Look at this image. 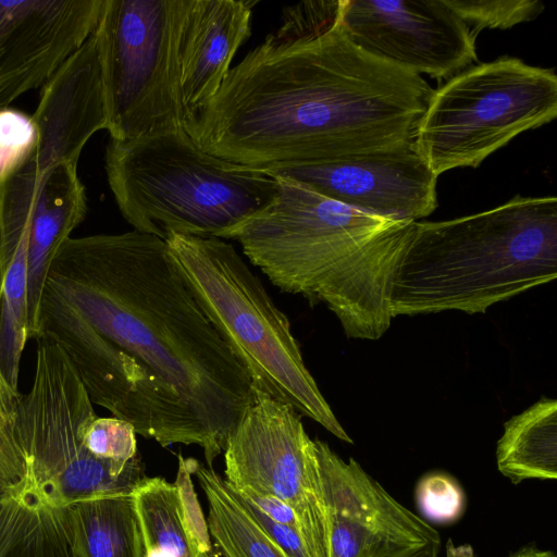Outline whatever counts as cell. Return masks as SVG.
Listing matches in <instances>:
<instances>
[{
    "label": "cell",
    "instance_id": "cell-7",
    "mask_svg": "<svg viewBox=\"0 0 557 557\" xmlns=\"http://www.w3.org/2000/svg\"><path fill=\"white\" fill-rule=\"evenodd\" d=\"M556 116L554 70L504 55L471 65L433 90L413 145L438 177L478 168L519 134Z\"/></svg>",
    "mask_w": 557,
    "mask_h": 557
},
{
    "label": "cell",
    "instance_id": "cell-27",
    "mask_svg": "<svg viewBox=\"0 0 557 557\" xmlns=\"http://www.w3.org/2000/svg\"><path fill=\"white\" fill-rule=\"evenodd\" d=\"M36 141L32 116L9 108L0 110V186L27 159Z\"/></svg>",
    "mask_w": 557,
    "mask_h": 557
},
{
    "label": "cell",
    "instance_id": "cell-5",
    "mask_svg": "<svg viewBox=\"0 0 557 557\" xmlns=\"http://www.w3.org/2000/svg\"><path fill=\"white\" fill-rule=\"evenodd\" d=\"M109 186L135 231L219 237L276 195L275 180L200 149L184 128L106 148Z\"/></svg>",
    "mask_w": 557,
    "mask_h": 557
},
{
    "label": "cell",
    "instance_id": "cell-19",
    "mask_svg": "<svg viewBox=\"0 0 557 557\" xmlns=\"http://www.w3.org/2000/svg\"><path fill=\"white\" fill-rule=\"evenodd\" d=\"M147 557H219L206 550L187 525L177 486L146 476L132 492Z\"/></svg>",
    "mask_w": 557,
    "mask_h": 557
},
{
    "label": "cell",
    "instance_id": "cell-16",
    "mask_svg": "<svg viewBox=\"0 0 557 557\" xmlns=\"http://www.w3.org/2000/svg\"><path fill=\"white\" fill-rule=\"evenodd\" d=\"M255 4L251 0H190L180 45L185 122L220 89L234 55L251 34Z\"/></svg>",
    "mask_w": 557,
    "mask_h": 557
},
{
    "label": "cell",
    "instance_id": "cell-12",
    "mask_svg": "<svg viewBox=\"0 0 557 557\" xmlns=\"http://www.w3.org/2000/svg\"><path fill=\"white\" fill-rule=\"evenodd\" d=\"M341 25L362 51L420 76L450 78L478 59L476 36L445 0H343Z\"/></svg>",
    "mask_w": 557,
    "mask_h": 557
},
{
    "label": "cell",
    "instance_id": "cell-22",
    "mask_svg": "<svg viewBox=\"0 0 557 557\" xmlns=\"http://www.w3.org/2000/svg\"><path fill=\"white\" fill-rule=\"evenodd\" d=\"M28 465L14 422H0V557L10 552L30 502Z\"/></svg>",
    "mask_w": 557,
    "mask_h": 557
},
{
    "label": "cell",
    "instance_id": "cell-25",
    "mask_svg": "<svg viewBox=\"0 0 557 557\" xmlns=\"http://www.w3.org/2000/svg\"><path fill=\"white\" fill-rule=\"evenodd\" d=\"M342 8L343 0L302 1L284 7L281 25L273 35L281 39L318 36L337 24Z\"/></svg>",
    "mask_w": 557,
    "mask_h": 557
},
{
    "label": "cell",
    "instance_id": "cell-8",
    "mask_svg": "<svg viewBox=\"0 0 557 557\" xmlns=\"http://www.w3.org/2000/svg\"><path fill=\"white\" fill-rule=\"evenodd\" d=\"M189 4L103 0L94 35L111 139L184 128L180 45Z\"/></svg>",
    "mask_w": 557,
    "mask_h": 557
},
{
    "label": "cell",
    "instance_id": "cell-28",
    "mask_svg": "<svg viewBox=\"0 0 557 557\" xmlns=\"http://www.w3.org/2000/svg\"><path fill=\"white\" fill-rule=\"evenodd\" d=\"M228 484V483H227ZM230 485V484H228ZM230 487L240 500L244 507L249 511L256 522L265 532V534L288 556V557H310L304 544V541L297 530L278 523L269 518L264 512L258 509L252 503L239 495L231 485Z\"/></svg>",
    "mask_w": 557,
    "mask_h": 557
},
{
    "label": "cell",
    "instance_id": "cell-23",
    "mask_svg": "<svg viewBox=\"0 0 557 557\" xmlns=\"http://www.w3.org/2000/svg\"><path fill=\"white\" fill-rule=\"evenodd\" d=\"M83 438L89 454L109 463L117 476L124 474L138 457L134 426L115 417L96 416L86 425Z\"/></svg>",
    "mask_w": 557,
    "mask_h": 557
},
{
    "label": "cell",
    "instance_id": "cell-32",
    "mask_svg": "<svg viewBox=\"0 0 557 557\" xmlns=\"http://www.w3.org/2000/svg\"><path fill=\"white\" fill-rule=\"evenodd\" d=\"M446 557H456L450 542H448V544H447Z\"/></svg>",
    "mask_w": 557,
    "mask_h": 557
},
{
    "label": "cell",
    "instance_id": "cell-10",
    "mask_svg": "<svg viewBox=\"0 0 557 557\" xmlns=\"http://www.w3.org/2000/svg\"><path fill=\"white\" fill-rule=\"evenodd\" d=\"M225 481L235 490L268 494L296 513L310 557H329V519L314 441L301 416L252 386V399L224 449Z\"/></svg>",
    "mask_w": 557,
    "mask_h": 557
},
{
    "label": "cell",
    "instance_id": "cell-14",
    "mask_svg": "<svg viewBox=\"0 0 557 557\" xmlns=\"http://www.w3.org/2000/svg\"><path fill=\"white\" fill-rule=\"evenodd\" d=\"M86 213L77 162L50 164L33 149L0 186V221L21 225L28 220V338L38 336L40 299L51 261Z\"/></svg>",
    "mask_w": 557,
    "mask_h": 557
},
{
    "label": "cell",
    "instance_id": "cell-31",
    "mask_svg": "<svg viewBox=\"0 0 557 557\" xmlns=\"http://www.w3.org/2000/svg\"><path fill=\"white\" fill-rule=\"evenodd\" d=\"M509 557H556V555L547 549H540L535 546H524Z\"/></svg>",
    "mask_w": 557,
    "mask_h": 557
},
{
    "label": "cell",
    "instance_id": "cell-17",
    "mask_svg": "<svg viewBox=\"0 0 557 557\" xmlns=\"http://www.w3.org/2000/svg\"><path fill=\"white\" fill-rule=\"evenodd\" d=\"M71 557H147L132 493L67 506Z\"/></svg>",
    "mask_w": 557,
    "mask_h": 557
},
{
    "label": "cell",
    "instance_id": "cell-4",
    "mask_svg": "<svg viewBox=\"0 0 557 557\" xmlns=\"http://www.w3.org/2000/svg\"><path fill=\"white\" fill-rule=\"evenodd\" d=\"M557 276L556 197L516 196L480 213L414 222L391 292V311L484 313Z\"/></svg>",
    "mask_w": 557,
    "mask_h": 557
},
{
    "label": "cell",
    "instance_id": "cell-13",
    "mask_svg": "<svg viewBox=\"0 0 557 557\" xmlns=\"http://www.w3.org/2000/svg\"><path fill=\"white\" fill-rule=\"evenodd\" d=\"M299 182L363 213L418 222L437 208V176L413 141L395 149L336 161L260 171Z\"/></svg>",
    "mask_w": 557,
    "mask_h": 557
},
{
    "label": "cell",
    "instance_id": "cell-29",
    "mask_svg": "<svg viewBox=\"0 0 557 557\" xmlns=\"http://www.w3.org/2000/svg\"><path fill=\"white\" fill-rule=\"evenodd\" d=\"M235 491L244 498L252 503L269 518L273 519L278 523L288 525L297 530V532L299 533V525L296 513L284 500L268 494H257L249 491Z\"/></svg>",
    "mask_w": 557,
    "mask_h": 557
},
{
    "label": "cell",
    "instance_id": "cell-3",
    "mask_svg": "<svg viewBox=\"0 0 557 557\" xmlns=\"http://www.w3.org/2000/svg\"><path fill=\"white\" fill-rule=\"evenodd\" d=\"M271 202L226 232L284 293L323 302L349 338L375 341L391 326L393 280L414 222L363 213L288 177Z\"/></svg>",
    "mask_w": 557,
    "mask_h": 557
},
{
    "label": "cell",
    "instance_id": "cell-15",
    "mask_svg": "<svg viewBox=\"0 0 557 557\" xmlns=\"http://www.w3.org/2000/svg\"><path fill=\"white\" fill-rule=\"evenodd\" d=\"M103 0H0V110L44 87L94 33Z\"/></svg>",
    "mask_w": 557,
    "mask_h": 557
},
{
    "label": "cell",
    "instance_id": "cell-21",
    "mask_svg": "<svg viewBox=\"0 0 557 557\" xmlns=\"http://www.w3.org/2000/svg\"><path fill=\"white\" fill-rule=\"evenodd\" d=\"M28 228L0 277V371L18 391L21 356L28 339Z\"/></svg>",
    "mask_w": 557,
    "mask_h": 557
},
{
    "label": "cell",
    "instance_id": "cell-2",
    "mask_svg": "<svg viewBox=\"0 0 557 557\" xmlns=\"http://www.w3.org/2000/svg\"><path fill=\"white\" fill-rule=\"evenodd\" d=\"M46 283L104 338L170 385L215 451L252 399L250 379L174 267L138 231L69 237Z\"/></svg>",
    "mask_w": 557,
    "mask_h": 557
},
{
    "label": "cell",
    "instance_id": "cell-6",
    "mask_svg": "<svg viewBox=\"0 0 557 557\" xmlns=\"http://www.w3.org/2000/svg\"><path fill=\"white\" fill-rule=\"evenodd\" d=\"M169 256L196 302L255 388L352 444L305 364L287 315L233 245L171 234Z\"/></svg>",
    "mask_w": 557,
    "mask_h": 557
},
{
    "label": "cell",
    "instance_id": "cell-11",
    "mask_svg": "<svg viewBox=\"0 0 557 557\" xmlns=\"http://www.w3.org/2000/svg\"><path fill=\"white\" fill-rule=\"evenodd\" d=\"M329 519V557H438L440 533L354 458L313 440Z\"/></svg>",
    "mask_w": 557,
    "mask_h": 557
},
{
    "label": "cell",
    "instance_id": "cell-26",
    "mask_svg": "<svg viewBox=\"0 0 557 557\" xmlns=\"http://www.w3.org/2000/svg\"><path fill=\"white\" fill-rule=\"evenodd\" d=\"M416 500L429 519L437 523L456 521L463 512V490L450 475L434 472L424 475L417 484Z\"/></svg>",
    "mask_w": 557,
    "mask_h": 557
},
{
    "label": "cell",
    "instance_id": "cell-1",
    "mask_svg": "<svg viewBox=\"0 0 557 557\" xmlns=\"http://www.w3.org/2000/svg\"><path fill=\"white\" fill-rule=\"evenodd\" d=\"M433 89L355 46L337 24L313 37L269 34L185 124L205 152L265 171L413 141Z\"/></svg>",
    "mask_w": 557,
    "mask_h": 557
},
{
    "label": "cell",
    "instance_id": "cell-20",
    "mask_svg": "<svg viewBox=\"0 0 557 557\" xmlns=\"http://www.w3.org/2000/svg\"><path fill=\"white\" fill-rule=\"evenodd\" d=\"M195 475L208 500V530L222 557H288L260 528L213 468Z\"/></svg>",
    "mask_w": 557,
    "mask_h": 557
},
{
    "label": "cell",
    "instance_id": "cell-9",
    "mask_svg": "<svg viewBox=\"0 0 557 557\" xmlns=\"http://www.w3.org/2000/svg\"><path fill=\"white\" fill-rule=\"evenodd\" d=\"M36 342L34 381L21 397L14 431L40 500L63 508L90 497L132 493L147 476L139 457L117 476L109 463L89 454L83 435L97 416L92 403L57 341L41 333Z\"/></svg>",
    "mask_w": 557,
    "mask_h": 557
},
{
    "label": "cell",
    "instance_id": "cell-30",
    "mask_svg": "<svg viewBox=\"0 0 557 557\" xmlns=\"http://www.w3.org/2000/svg\"><path fill=\"white\" fill-rule=\"evenodd\" d=\"M22 394L14 389L0 371V422L13 423Z\"/></svg>",
    "mask_w": 557,
    "mask_h": 557
},
{
    "label": "cell",
    "instance_id": "cell-18",
    "mask_svg": "<svg viewBox=\"0 0 557 557\" xmlns=\"http://www.w3.org/2000/svg\"><path fill=\"white\" fill-rule=\"evenodd\" d=\"M498 471L511 483L557 479V400L543 396L504 423Z\"/></svg>",
    "mask_w": 557,
    "mask_h": 557
},
{
    "label": "cell",
    "instance_id": "cell-24",
    "mask_svg": "<svg viewBox=\"0 0 557 557\" xmlns=\"http://www.w3.org/2000/svg\"><path fill=\"white\" fill-rule=\"evenodd\" d=\"M478 36L485 28L507 29L536 18L545 9L537 0H445Z\"/></svg>",
    "mask_w": 557,
    "mask_h": 557
}]
</instances>
